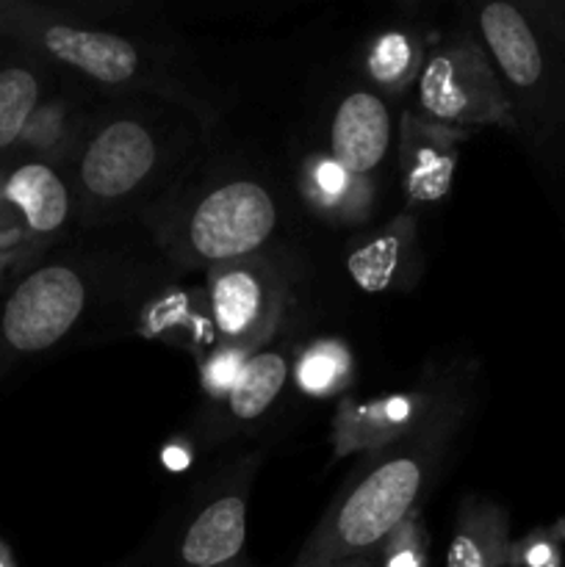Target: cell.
Returning a JSON list of instances; mask_svg holds the SVG:
<instances>
[{
	"label": "cell",
	"instance_id": "52a82bcc",
	"mask_svg": "<svg viewBox=\"0 0 565 567\" xmlns=\"http://www.w3.org/2000/svg\"><path fill=\"white\" fill-rule=\"evenodd\" d=\"M482 33V50L496 70L499 81L507 83L513 92L537 94L552 89V59L546 50V37L515 3L493 0L476 14Z\"/></svg>",
	"mask_w": 565,
	"mask_h": 567
},
{
	"label": "cell",
	"instance_id": "5b68a950",
	"mask_svg": "<svg viewBox=\"0 0 565 567\" xmlns=\"http://www.w3.org/2000/svg\"><path fill=\"white\" fill-rule=\"evenodd\" d=\"M86 308V282L72 266L53 264L17 282L0 310V341L14 354L53 349Z\"/></svg>",
	"mask_w": 565,
	"mask_h": 567
},
{
	"label": "cell",
	"instance_id": "cb8c5ba5",
	"mask_svg": "<svg viewBox=\"0 0 565 567\" xmlns=\"http://www.w3.org/2000/svg\"><path fill=\"white\" fill-rule=\"evenodd\" d=\"M521 565L524 567H557L559 546L552 535H532L521 546Z\"/></svg>",
	"mask_w": 565,
	"mask_h": 567
},
{
	"label": "cell",
	"instance_id": "83f0119b",
	"mask_svg": "<svg viewBox=\"0 0 565 567\" xmlns=\"http://www.w3.org/2000/svg\"><path fill=\"white\" fill-rule=\"evenodd\" d=\"M0 567H17L14 554H11V548L3 540H0Z\"/></svg>",
	"mask_w": 565,
	"mask_h": 567
},
{
	"label": "cell",
	"instance_id": "2e32d148",
	"mask_svg": "<svg viewBox=\"0 0 565 567\" xmlns=\"http://www.w3.org/2000/svg\"><path fill=\"white\" fill-rule=\"evenodd\" d=\"M286 380V354L275 352V349H260L258 354H253L236 385H233L230 396L225 399L227 415H230L233 424H249V421L260 419L275 404V399L280 396Z\"/></svg>",
	"mask_w": 565,
	"mask_h": 567
},
{
	"label": "cell",
	"instance_id": "ac0fdd59",
	"mask_svg": "<svg viewBox=\"0 0 565 567\" xmlns=\"http://www.w3.org/2000/svg\"><path fill=\"white\" fill-rule=\"evenodd\" d=\"M294 380L310 399L338 396L352 382V352L338 338H316L297 354Z\"/></svg>",
	"mask_w": 565,
	"mask_h": 567
},
{
	"label": "cell",
	"instance_id": "ffe728a7",
	"mask_svg": "<svg viewBox=\"0 0 565 567\" xmlns=\"http://www.w3.org/2000/svg\"><path fill=\"white\" fill-rule=\"evenodd\" d=\"M408 241L410 227L397 225L377 233L363 247L355 249L352 258H349V271H352L355 282L363 286L366 291H382V288L391 286Z\"/></svg>",
	"mask_w": 565,
	"mask_h": 567
},
{
	"label": "cell",
	"instance_id": "d4e9b609",
	"mask_svg": "<svg viewBox=\"0 0 565 567\" xmlns=\"http://www.w3.org/2000/svg\"><path fill=\"white\" fill-rule=\"evenodd\" d=\"M161 460H164V465L170 471H183L192 463V452H188L183 443H170V446L164 449V454H161Z\"/></svg>",
	"mask_w": 565,
	"mask_h": 567
},
{
	"label": "cell",
	"instance_id": "9c48e42d",
	"mask_svg": "<svg viewBox=\"0 0 565 567\" xmlns=\"http://www.w3.org/2000/svg\"><path fill=\"white\" fill-rule=\"evenodd\" d=\"M253 465L203 504L177 540V567H242Z\"/></svg>",
	"mask_w": 565,
	"mask_h": 567
},
{
	"label": "cell",
	"instance_id": "4316f807",
	"mask_svg": "<svg viewBox=\"0 0 565 567\" xmlns=\"http://www.w3.org/2000/svg\"><path fill=\"white\" fill-rule=\"evenodd\" d=\"M327 567H380V563H377V551H374V554H358V557L338 559V563Z\"/></svg>",
	"mask_w": 565,
	"mask_h": 567
},
{
	"label": "cell",
	"instance_id": "9a60e30c",
	"mask_svg": "<svg viewBox=\"0 0 565 567\" xmlns=\"http://www.w3.org/2000/svg\"><path fill=\"white\" fill-rule=\"evenodd\" d=\"M3 203L20 214L33 236H50L61 230L70 216V192L59 172L42 161L22 164L6 177Z\"/></svg>",
	"mask_w": 565,
	"mask_h": 567
},
{
	"label": "cell",
	"instance_id": "5bb4252c",
	"mask_svg": "<svg viewBox=\"0 0 565 567\" xmlns=\"http://www.w3.org/2000/svg\"><path fill=\"white\" fill-rule=\"evenodd\" d=\"M299 188L308 208L332 225L360 221L374 199L369 177L352 175L332 155H310L302 164Z\"/></svg>",
	"mask_w": 565,
	"mask_h": 567
},
{
	"label": "cell",
	"instance_id": "d6986e66",
	"mask_svg": "<svg viewBox=\"0 0 565 567\" xmlns=\"http://www.w3.org/2000/svg\"><path fill=\"white\" fill-rule=\"evenodd\" d=\"M421 66V42L408 31L377 33L366 50V72L386 92H402L419 81Z\"/></svg>",
	"mask_w": 565,
	"mask_h": 567
},
{
	"label": "cell",
	"instance_id": "7402d4cb",
	"mask_svg": "<svg viewBox=\"0 0 565 567\" xmlns=\"http://www.w3.org/2000/svg\"><path fill=\"white\" fill-rule=\"evenodd\" d=\"M380 567H424L427 565V529L421 515L413 513L382 540L377 548Z\"/></svg>",
	"mask_w": 565,
	"mask_h": 567
},
{
	"label": "cell",
	"instance_id": "3957f363",
	"mask_svg": "<svg viewBox=\"0 0 565 567\" xmlns=\"http://www.w3.org/2000/svg\"><path fill=\"white\" fill-rule=\"evenodd\" d=\"M275 225V199L260 183H222L188 214L181 236V258L208 269L249 258L264 247Z\"/></svg>",
	"mask_w": 565,
	"mask_h": 567
},
{
	"label": "cell",
	"instance_id": "484cf974",
	"mask_svg": "<svg viewBox=\"0 0 565 567\" xmlns=\"http://www.w3.org/2000/svg\"><path fill=\"white\" fill-rule=\"evenodd\" d=\"M25 9L22 6H3L0 3V33H17L25 22Z\"/></svg>",
	"mask_w": 565,
	"mask_h": 567
},
{
	"label": "cell",
	"instance_id": "44dd1931",
	"mask_svg": "<svg viewBox=\"0 0 565 567\" xmlns=\"http://www.w3.org/2000/svg\"><path fill=\"white\" fill-rule=\"evenodd\" d=\"M249 358H253V352H247V349L216 343V349H210V352L199 360V385L208 393V399L225 402V399L230 396L236 380L242 377Z\"/></svg>",
	"mask_w": 565,
	"mask_h": 567
},
{
	"label": "cell",
	"instance_id": "7c38bea8",
	"mask_svg": "<svg viewBox=\"0 0 565 567\" xmlns=\"http://www.w3.org/2000/svg\"><path fill=\"white\" fill-rule=\"evenodd\" d=\"M391 111L374 92H352L330 122V155L358 177H369L391 150Z\"/></svg>",
	"mask_w": 565,
	"mask_h": 567
},
{
	"label": "cell",
	"instance_id": "30bf717a",
	"mask_svg": "<svg viewBox=\"0 0 565 567\" xmlns=\"http://www.w3.org/2000/svg\"><path fill=\"white\" fill-rule=\"evenodd\" d=\"M20 31L31 33L37 48L48 53L59 64L72 66L81 75L103 83V86H122L138 75V50L131 39L116 33L78 28L70 22H31L25 20Z\"/></svg>",
	"mask_w": 565,
	"mask_h": 567
},
{
	"label": "cell",
	"instance_id": "8992f818",
	"mask_svg": "<svg viewBox=\"0 0 565 567\" xmlns=\"http://www.w3.org/2000/svg\"><path fill=\"white\" fill-rule=\"evenodd\" d=\"M158 161L153 131L133 116L111 120L86 142L78 181L89 199L114 203L136 192Z\"/></svg>",
	"mask_w": 565,
	"mask_h": 567
},
{
	"label": "cell",
	"instance_id": "4fadbf2b",
	"mask_svg": "<svg viewBox=\"0 0 565 567\" xmlns=\"http://www.w3.org/2000/svg\"><path fill=\"white\" fill-rule=\"evenodd\" d=\"M510 551L507 509L485 496H465L454 518L446 567H504Z\"/></svg>",
	"mask_w": 565,
	"mask_h": 567
},
{
	"label": "cell",
	"instance_id": "ba28073f",
	"mask_svg": "<svg viewBox=\"0 0 565 567\" xmlns=\"http://www.w3.org/2000/svg\"><path fill=\"white\" fill-rule=\"evenodd\" d=\"M430 388L388 393L377 399H343L332 419V457L374 454L408 435L435 404Z\"/></svg>",
	"mask_w": 565,
	"mask_h": 567
},
{
	"label": "cell",
	"instance_id": "277c9868",
	"mask_svg": "<svg viewBox=\"0 0 565 567\" xmlns=\"http://www.w3.org/2000/svg\"><path fill=\"white\" fill-rule=\"evenodd\" d=\"M205 299L216 343L255 354L280 327L286 310V282L269 260L249 255L208 269Z\"/></svg>",
	"mask_w": 565,
	"mask_h": 567
},
{
	"label": "cell",
	"instance_id": "603a6c76",
	"mask_svg": "<svg viewBox=\"0 0 565 567\" xmlns=\"http://www.w3.org/2000/svg\"><path fill=\"white\" fill-rule=\"evenodd\" d=\"M537 31L565 50V0H541V3L521 6Z\"/></svg>",
	"mask_w": 565,
	"mask_h": 567
},
{
	"label": "cell",
	"instance_id": "e0dca14e",
	"mask_svg": "<svg viewBox=\"0 0 565 567\" xmlns=\"http://www.w3.org/2000/svg\"><path fill=\"white\" fill-rule=\"evenodd\" d=\"M42 100V78L31 64L0 66V155L9 153L31 125Z\"/></svg>",
	"mask_w": 565,
	"mask_h": 567
},
{
	"label": "cell",
	"instance_id": "7a4b0ae2",
	"mask_svg": "<svg viewBox=\"0 0 565 567\" xmlns=\"http://www.w3.org/2000/svg\"><path fill=\"white\" fill-rule=\"evenodd\" d=\"M421 116L443 127H513V100L504 92L482 44L452 37L438 44L415 81Z\"/></svg>",
	"mask_w": 565,
	"mask_h": 567
},
{
	"label": "cell",
	"instance_id": "6da1fadb",
	"mask_svg": "<svg viewBox=\"0 0 565 567\" xmlns=\"http://www.w3.org/2000/svg\"><path fill=\"white\" fill-rule=\"evenodd\" d=\"M463 421V396L443 393L404 437L355 471L319 518L291 567H327L338 559L374 554L435 482Z\"/></svg>",
	"mask_w": 565,
	"mask_h": 567
},
{
	"label": "cell",
	"instance_id": "8fae6325",
	"mask_svg": "<svg viewBox=\"0 0 565 567\" xmlns=\"http://www.w3.org/2000/svg\"><path fill=\"white\" fill-rule=\"evenodd\" d=\"M402 186L413 205L441 203L458 172V131L408 114L402 120Z\"/></svg>",
	"mask_w": 565,
	"mask_h": 567
}]
</instances>
